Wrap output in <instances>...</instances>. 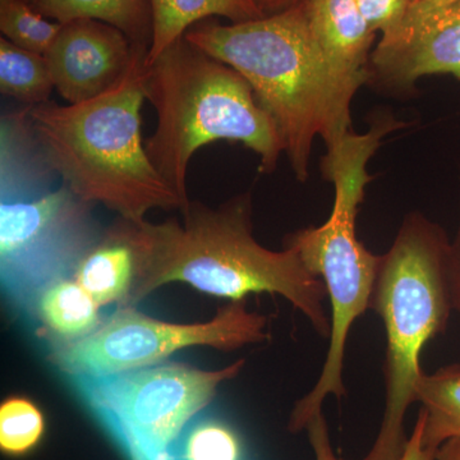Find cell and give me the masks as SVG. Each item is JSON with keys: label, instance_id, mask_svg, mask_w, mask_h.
I'll return each instance as SVG.
<instances>
[{"label": "cell", "instance_id": "cell-5", "mask_svg": "<svg viewBox=\"0 0 460 460\" xmlns=\"http://www.w3.org/2000/svg\"><path fill=\"white\" fill-rule=\"evenodd\" d=\"M389 117L372 123L365 135L348 132L330 144L321 162L323 175L332 181L334 206L323 226L298 230L287 238L305 268L321 278L332 304V334L325 363L313 390L299 399L290 413L288 429L293 434L307 429L323 411L326 396L343 398L345 347L354 321L370 308L383 255L370 252L357 238L356 217L372 177L367 163L387 133L402 127Z\"/></svg>", "mask_w": 460, "mask_h": 460}, {"label": "cell", "instance_id": "cell-26", "mask_svg": "<svg viewBox=\"0 0 460 460\" xmlns=\"http://www.w3.org/2000/svg\"><path fill=\"white\" fill-rule=\"evenodd\" d=\"M435 460H460L459 438H452L441 445L436 453Z\"/></svg>", "mask_w": 460, "mask_h": 460}, {"label": "cell", "instance_id": "cell-17", "mask_svg": "<svg viewBox=\"0 0 460 460\" xmlns=\"http://www.w3.org/2000/svg\"><path fill=\"white\" fill-rule=\"evenodd\" d=\"M416 402L422 404L423 444L438 452L447 440H460V365L444 366L425 374L417 384Z\"/></svg>", "mask_w": 460, "mask_h": 460}, {"label": "cell", "instance_id": "cell-27", "mask_svg": "<svg viewBox=\"0 0 460 460\" xmlns=\"http://www.w3.org/2000/svg\"><path fill=\"white\" fill-rule=\"evenodd\" d=\"M301 0H262L263 9H265L266 14L279 13V12L286 11V9L293 7L296 3Z\"/></svg>", "mask_w": 460, "mask_h": 460}, {"label": "cell", "instance_id": "cell-22", "mask_svg": "<svg viewBox=\"0 0 460 460\" xmlns=\"http://www.w3.org/2000/svg\"><path fill=\"white\" fill-rule=\"evenodd\" d=\"M362 16L372 31L383 36L392 35L410 13L411 7L419 0H356Z\"/></svg>", "mask_w": 460, "mask_h": 460}, {"label": "cell", "instance_id": "cell-24", "mask_svg": "<svg viewBox=\"0 0 460 460\" xmlns=\"http://www.w3.org/2000/svg\"><path fill=\"white\" fill-rule=\"evenodd\" d=\"M447 271L453 311H456L460 316V220L456 238L450 242Z\"/></svg>", "mask_w": 460, "mask_h": 460}, {"label": "cell", "instance_id": "cell-8", "mask_svg": "<svg viewBox=\"0 0 460 460\" xmlns=\"http://www.w3.org/2000/svg\"><path fill=\"white\" fill-rule=\"evenodd\" d=\"M268 317L251 313L243 301H230L210 321L172 323L135 307H118L90 337L50 348L49 361L66 378L104 376L150 367L192 347L237 350L268 341Z\"/></svg>", "mask_w": 460, "mask_h": 460}, {"label": "cell", "instance_id": "cell-12", "mask_svg": "<svg viewBox=\"0 0 460 460\" xmlns=\"http://www.w3.org/2000/svg\"><path fill=\"white\" fill-rule=\"evenodd\" d=\"M137 252L128 222L118 223L84 253L74 278L99 307H127L137 279Z\"/></svg>", "mask_w": 460, "mask_h": 460}, {"label": "cell", "instance_id": "cell-11", "mask_svg": "<svg viewBox=\"0 0 460 460\" xmlns=\"http://www.w3.org/2000/svg\"><path fill=\"white\" fill-rule=\"evenodd\" d=\"M140 53L126 33L102 21L80 18L62 23L44 54L54 90L66 104L98 98L128 74Z\"/></svg>", "mask_w": 460, "mask_h": 460}, {"label": "cell", "instance_id": "cell-7", "mask_svg": "<svg viewBox=\"0 0 460 460\" xmlns=\"http://www.w3.org/2000/svg\"><path fill=\"white\" fill-rule=\"evenodd\" d=\"M199 370L163 362L104 376L68 377L75 394L127 460H168L172 447L217 389L244 367Z\"/></svg>", "mask_w": 460, "mask_h": 460}, {"label": "cell", "instance_id": "cell-2", "mask_svg": "<svg viewBox=\"0 0 460 460\" xmlns=\"http://www.w3.org/2000/svg\"><path fill=\"white\" fill-rule=\"evenodd\" d=\"M184 38L238 72L279 128L299 181L308 175L314 140L326 146L350 132V102L370 74H353L328 56L313 31L304 3L243 23L215 18Z\"/></svg>", "mask_w": 460, "mask_h": 460}, {"label": "cell", "instance_id": "cell-16", "mask_svg": "<svg viewBox=\"0 0 460 460\" xmlns=\"http://www.w3.org/2000/svg\"><path fill=\"white\" fill-rule=\"evenodd\" d=\"M56 22L80 18L102 21L126 33L137 48L150 49L153 14L148 0H25Z\"/></svg>", "mask_w": 460, "mask_h": 460}, {"label": "cell", "instance_id": "cell-14", "mask_svg": "<svg viewBox=\"0 0 460 460\" xmlns=\"http://www.w3.org/2000/svg\"><path fill=\"white\" fill-rule=\"evenodd\" d=\"M301 2L314 36L328 56L353 74H370L368 65L376 32L366 22L356 0Z\"/></svg>", "mask_w": 460, "mask_h": 460}, {"label": "cell", "instance_id": "cell-19", "mask_svg": "<svg viewBox=\"0 0 460 460\" xmlns=\"http://www.w3.org/2000/svg\"><path fill=\"white\" fill-rule=\"evenodd\" d=\"M168 460H244L243 441L226 420L199 414L181 432Z\"/></svg>", "mask_w": 460, "mask_h": 460}, {"label": "cell", "instance_id": "cell-21", "mask_svg": "<svg viewBox=\"0 0 460 460\" xmlns=\"http://www.w3.org/2000/svg\"><path fill=\"white\" fill-rule=\"evenodd\" d=\"M45 419L35 402L13 396L0 407V449L4 456H25L41 443Z\"/></svg>", "mask_w": 460, "mask_h": 460}, {"label": "cell", "instance_id": "cell-25", "mask_svg": "<svg viewBox=\"0 0 460 460\" xmlns=\"http://www.w3.org/2000/svg\"><path fill=\"white\" fill-rule=\"evenodd\" d=\"M436 450L429 449L423 444V419L419 414L413 431L405 443L401 460H435Z\"/></svg>", "mask_w": 460, "mask_h": 460}, {"label": "cell", "instance_id": "cell-18", "mask_svg": "<svg viewBox=\"0 0 460 460\" xmlns=\"http://www.w3.org/2000/svg\"><path fill=\"white\" fill-rule=\"evenodd\" d=\"M53 80L44 56L21 49L4 38L0 39V93L38 107L50 102Z\"/></svg>", "mask_w": 460, "mask_h": 460}, {"label": "cell", "instance_id": "cell-28", "mask_svg": "<svg viewBox=\"0 0 460 460\" xmlns=\"http://www.w3.org/2000/svg\"><path fill=\"white\" fill-rule=\"evenodd\" d=\"M426 2L435 3V4H440V3L452 2V0H426Z\"/></svg>", "mask_w": 460, "mask_h": 460}, {"label": "cell", "instance_id": "cell-9", "mask_svg": "<svg viewBox=\"0 0 460 460\" xmlns=\"http://www.w3.org/2000/svg\"><path fill=\"white\" fill-rule=\"evenodd\" d=\"M90 206L63 183L30 198L2 199L0 275L4 295L18 310L48 284L74 277L98 242Z\"/></svg>", "mask_w": 460, "mask_h": 460}, {"label": "cell", "instance_id": "cell-20", "mask_svg": "<svg viewBox=\"0 0 460 460\" xmlns=\"http://www.w3.org/2000/svg\"><path fill=\"white\" fill-rule=\"evenodd\" d=\"M62 23L49 20L25 0H0V31L21 49L44 56Z\"/></svg>", "mask_w": 460, "mask_h": 460}, {"label": "cell", "instance_id": "cell-13", "mask_svg": "<svg viewBox=\"0 0 460 460\" xmlns=\"http://www.w3.org/2000/svg\"><path fill=\"white\" fill-rule=\"evenodd\" d=\"M99 310L75 278L66 277L39 290L22 313L38 323V334L54 348L93 334L104 323Z\"/></svg>", "mask_w": 460, "mask_h": 460}, {"label": "cell", "instance_id": "cell-3", "mask_svg": "<svg viewBox=\"0 0 460 460\" xmlns=\"http://www.w3.org/2000/svg\"><path fill=\"white\" fill-rule=\"evenodd\" d=\"M146 57L138 54L123 80L98 98L30 107L33 136L50 171L83 201L133 223L155 208L184 210L142 138Z\"/></svg>", "mask_w": 460, "mask_h": 460}, {"label": "cell", "instance_id": "cell-10", "mask_svg": "<svg viewBox=\"0 0 460 460\" xmlns=\"http://www.w3.org/2000/svg\"><path fill=\"white\" fill-rule=\"evenodd\" d=\"M371 80L393 89L413 86L422 75H452L460 81V0H419L370 58Z\"/></svg>", "mask_w": 460, "mask_h": 460}, {"label": "cell", "instance_id": "cell-23", "mask_svg": "<svg viewBox=\"0 0 460 460\" xmlns=\"http://www.w3.org/2000/svg\"><path fill=\"white\" fill-rule=\"evenodd\" d=\"M305 429H307L308 438H310L311 447H313L316 460H347L338 456L332 449L328 423H326L323 411L311 420Z\"/></svg>", "mask_w": 460, "mask_h": 460}, {"label": "cell", "instance_id": "cell-4", "mask_svg": "<svg viewBox=\"0 0 460 460\" xmlns=\"http://www.w3.org/2000/svg\"><path fill=\"white\" fill-rule=\"evenodd\" d=\"M144 89L156 113L155 131L145 141L147 155L184 210L190 163L199 148L238 142L260 157L263 172L274 171L286 153L277 123L250 84L184 36L145 62Z\"/></svg>", "mask_w": 460, "mask_h": 460}, {"label": "cell", "instance_id": "cell-1", "mask_svg": "<svg viewBox=\"0 0 460 460\" xmlns=\"http://www.w3.org/2000/svg\"><path fill=\"white\" fill-rule=\"evenodd\" d=\"M181 222H128L137 252V279L129 304L159 288L186 283L199 292L229 301H243L251 293L280 295L307 317L314 329L330 338L332 325L323 310L326 288L293 248L271 251L252 233L250 193L208 208L190 201Z\"/></svg>", "mask_w": 460, "mask_h": 460}, {"label": "cell", "instance_id": "cell-6", "mask_svg": "<svg viewBox=\"0 0 460 460\" xmlns=\"http://www.w3.org/2000/svg\"><path fill=\"white\" fill-rule=\"evenodd\" d=\"M450 241L419 213L408 215L392 248L383 255L370 308L386 334L385 410L376 440L363 460H401L404 420L416 402L425 345L447 330L453 311L447 284Z\"/></svg>", "mask_w": 460, "mask_h": 460}, {"label": "cell", "instance_id": "cell-15", "mask_svg": "<svg viewBox=\"0 0 460 460\" xmlns=\"http://www.w3.org/2000/svg\"><path fill=\"white\" fill-rule=\"evenodd\" d=\"M153 14L150 62L201 21L224 17L232 23L266 17L262 0H148Z\"/></svg>", "mask_w": 460, "mask_h": 460}]
</instances>
